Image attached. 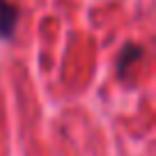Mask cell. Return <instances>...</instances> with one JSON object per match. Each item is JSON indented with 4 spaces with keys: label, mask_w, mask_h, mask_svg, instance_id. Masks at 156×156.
I'll list each match as a JSON object with an SVG mask.
<instances>
[{
    "label": "cell",
    "mask_w": 156,
    "mask_h": 156,
    "mask_svg": "<svg viewBox=\"0 0 156 156\" xmlns=\"http://www.w3.org/2000/svg\"><path fill=\"white\" fill-rule=\"evenodd\" d=\"M142 58V46H136V44H124L122 53H119V60H117V76L124 78L133 62Z\"/></svg>",
    "instance_id": "2"
},
{
    "label": "cell",
    "mask_w": 156,
    "mask_h": 156,
    "mask_svg": "<svg viewBox=\"0 0 156 156\" xmlns=\"http://www.w3.org/2000/svg\"><path fill=\"white\" fill-rule=\"evenodd\" d=\"M19 25V7L9 0H0V39H12Z\"/></svg>",
    "instance_id": "1"
}]
</instances>
